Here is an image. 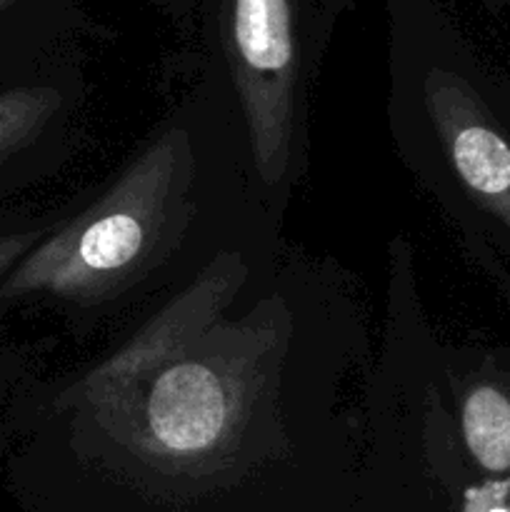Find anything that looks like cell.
I'll use <instances>...</instances> for the list:
<instances>
[{
  "label": "cell",
  "mask_w": 510,
  "mask_h": 512,
  "mask_svg": "<svg viewBox=\"0 0 510 512\" xmlns=\"http://www.w3.org/2000/svg\"><path fill=\"white\" fill-rule=\"evenodd\" d=\"M460 512H510V478H488L460 490Z\"/></svg>",
  "instance_id": "obj_7"
},
{
  "label": "cell",
  "mask_w": 510,
  "mask_h": 512,
  "mask_svg": "<svg viewBox=\"0 0 510 512\" xmlns=\"http://www.w3.org/2000/svg\"><path fill=\"white\" fill-rule=\"evenodd\" d=\"M328 30L303 0H223L210 83L228 105L250 185L283 223L310 170V98Z\"/></svg>",
  "instance_id": "obj_2"
},
{
  "label": "cell",
  "mask_w": 510,
  "mask_h": 512,
  "mask_svg": "<svg viewBox=\"0 0 510 512\" xmlns=\"http://www.w3.org/2000/svg\"><path fill=\"white\" fill-rule=\"evenodd\" d=\"M13 5H15V0H0V13L8 8H13Z\"/></svg>",
  "instance_id": "obj_8"
},
{
  "label": "cell",
  "mask_w": 510,
  "mask_h": 512,
  "mask_svg": "<svg viewBox=\"0 0 510 512\" xmlns=\"http://www.w3.org/2000/svg\"><path fill=\"white\" fill-rule=\"evenodd\" d=\"M65 208L55 213H33L28 208L0 210V285L15 270V265L60 223ZM8 318V308L0 300V335Z\"/></svg>",
  "instance_id": "obj_6"
},
{
  "label": "cell",
  "mask_w": 510,
  "mask_h": 512,
  "mask_svg": "<svg viewBox=\"0 0 510 512\" xmlns=\"http://www.w3.org/2000/svg\"><path fill=\"white\" fill-rule=\"evenodd\" d=\"M80 118L83 90L70 75L0 80V203L53 180L75 158Z\"/></svg>",
  "instance_id": "obj_4"
},
{
  "label": "cell",
  "mask_w": 510,
  "mask_h": 512,
  "mask_svg": "<svg viewBox=\"0 0 510 512\" xmlns=\"http://www.w3.org/2000/svg\"><path fill=\"white\" fill-rule=\"evenodd\" d=\"M388 125L423 188L465 200L510 235V130L460 65L415 58L395 68Z\"/></svg>",
  "instance_id": "obj_3"
},
{
  "label": "cell",
  "mask_w": 510,
  "mask_h": 512,
  "mask_svg": "<svg viewBox=\"0 0 510 512\" xmlns=\"http://www.w3.org/2000/svg\"><path fill=\"white\" fill-rule=\"evenodd\" d=\"M40 378L43 370L38 358L18 345L5 343V335H0V460L8 458L23 430Z\"/></svg>",
  "instance_id": "obj_5"
},
{
  "label": "cell",
  "mask_w": 510,
  "mask_h": 512,
  "mask_svg": "<svg viewBox=\"0 0 510 512\" xmlns=\"http://www.w3.org/2000/svg\"><path fill=\"white\" fill-rule=\"evenodd\" d=\"M260 213L228 105L205 83L98 195L65 208L0 300L53 310L75 338L113 330Z\"/></svg>",
  "instance_id": "obj_1"
}]
</instances>
